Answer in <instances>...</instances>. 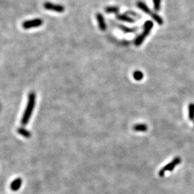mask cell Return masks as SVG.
Masks as SVG:
<instances>
[{"instance_id":"6da1fadb","label":"cell","mask_w":194,"mask_h":194,"mask_svg":"<svg viewBox=\"0 0 194 194\" xmlns=\"http://www.w3.org/2000/svg\"><path fill=\"white\" fill-rule=\"evenodd\" d=\"M36 103V94L35 92H30L28 95V103L24 110L23 115L21 119V123L23 125H26L29 121L31 116L34 109V107Z\"/></svg>"},{"instance_id":"7a4b0ae2","label":"cell","mask_w":194,"mask_h":194,"mask_svg":"<svg viewBox=\"0 0 194 194\" xmlns=\"http://www.w3.org/2000/svg\"><path fill=\"white\" fill-rule=\"evenodd\" d=\"M153 27V22L151 20L145 21L143 25V31L140 35H138L134 40V45L136 47L142 45L144 40L149 35Z\"/></svg>"},{"instance_id":"3957f363","label":"cell","mask_w":194,"mask_h":194,"mask_svg":"<svg viewBox=\"0 0 194 194\" xmlns=\"http://www.w3.org/2000/svg\"><path fill=\"white\" fill-rule=\"evenodd\" d=\"M181 162V160L179 156L175 157V158H174L171 162L168 163V164L166 165L165 167H163L161 169V170L159 171V172H158L159 176L161 177H163L164 176V175H165L166 171H173V169L175 167H176L178 164H180Z\"/></svg>"},{"instance_id":"277c9868","label":"cell","mask_w":194,"mask_h":194,"mask_svg":"<svg viewBox=\"0 0 194 194\" xmlns=\"http://www.w3.org/2000/svg\"><path fill=\"white\" fill-rule=\"evenodd\" d=\"M44 23V21L41 18H35V19L30 20L24 21L22 23V26L24 29H30L33 28H37L42 26Z\"/></svg>"},{"instance_id":"5b68a950","label":"cell","mask_w":194,"mask_h":194,"mask_svg":"<svg viewBox=\"0 0 194 194\" xmlns=\"http://www.w3.org/2000/svg\"><path fill=\"white\" fill-rule=\"evenodd\" d=\"M44 8L45 10L48 11H52L57 13H63L65 11V8L63 5L55 4L53 3L47 1L44 3Z\"/></svg>"},{"instance_id":"8992f818","label":"cell","mask_w":194,"mask_h":194,"mask_svg":"<svg viewBox=\"0 0 194 194\" xmlns=\"http://www.w3.org/2000/svg\"><path fill=\"white\" fill-rule=\"evenodd\" d=\"M96 19L97 21L98 26H99V29L104 32L107 29V24L106 23L105 20H104V18L103 17V14H101L100 13H97L96 14Z\"/></svg>"},{"instance_id":"52a82bcc","label":"cell","mask_w":194,"mask_h":194,"mask_svg":"<svg viewBox=\"0 0 194 194\" xmlns=\"http://www.w3.org/2000/svg\"><path fill=\"white\" fill-rule=\"evenodd\" d=\"M116 18L118 20L124 21V22H126V23H133L135 22V20L134 19V18L129 17V15L126 14H117Z\"/></svg>"},{"instance_id":"ba28073f","label":"cell","mask_w":194,"mask_h":194,"mask_svg":"<svg viewBox=\"0 0 194 194\" xmlns=\"http://www.w3.org/2000/svg\"><path fill=\"white\" fill-rule=\"evenodd\" d=\"M115 26L118 28L119 29L121 30V31H122L124 33H134V32H136V31L138 30V28L137 27H133V28H130V27H128V26H126L123 25L122 24H118V23H116L115 24Z\"/></svg>"},{"instance_id":"9c48e42d","label":"cell","mask_w":194,"mask_h":194,"mask_svg":"<svg viewBox=\"0 0 194 194\" xmlns=\"http://www.w3.org/2000/svg\"><path fill=\"white\" fill-rule=\"evenodd\" d=\"M136 6H137V7L138 8H140L141 11H143L144 13L149 15L150 16L153 12L149 8V7H148L147 5L145 3H144L143 1H138L137 3H136Z\"/></svg>"},{"instance_id":"30bf717a","label":"cell","mask_w":194,"mask_h":194,"mask_svg":"<svg viewBox=\"0 0 194 194\" xmlns=\"http://www.w3.org/2000/svg\"><path fill=\"white\" fill-rule=\"evenodd\" d=\"M21 183H22V180L21 178H17V179L15 180L11 184V189L13 191H17L20 189Z\"/></svg>"},{"instance_id":"8fae6325","label":"cell","mask_w":194,"mask_h":194,"mask_svg":"<svg viewBox=\"0 0 194 194\" xmlns=\"http://www.w3.org/2000/svg\"><path fill=\"white\" fill-rule=\"evenodd\" d=\"M133 129L136 131L140 132H145L148 129V126L146 124H137L133 126Z\"/></svg>"},{"instance_id":"7c38bea8","label":"cell","mask_w":194,"mask_h":194,"mask_svg":"<svg viewBox=\"0 0 194 194\" xmlns=\"http://www.w3.org/2000/svg\"><path fill=\"white\" fill-rule=\"evenodd\" d=\"M150 16L152 17V18H153V20H155L156 22L159 24V25H162L163 23H164V20H163V18L160 16H159V15L157 13H154V12H152V14L150 15Z\"/></svg>"},{"instance_id":"4fadbf2b","label":"cell","mask_w":194,"mask_h":194,"mask_svg":"<svg viewBox=\"0 0 194 194\" xmlns=\"http://www.w3.org/2000/svg\"><path fill=\"white\" fill-rule=\"evenodd\" d=\"M119 8L117 6H110L105 8V11L107 13H118Z\"/></svg>"},{"instance_id":"5bb4252c","label":"cell","mask_w":194,"mask_h":194,"mask_svg":"<svg viewBox=\"0 0 194 194\" xmlns=\"http://www.w3.org/2000/svg\"><path fill=\"white\" fill-rule=\"evenodd\" d=\"M133 78L137 81H140L144 77L143 73L140 70H136L133 72Z\"/></svg>"},{"instance_id":"9a60e30c","label":"cell","mask_w":194,"mask_h":194,"mask_svg":"<svg viewBox=\"0 0 194 194\" xmlns=\"http://www.w3.org/2000/svg\"><path fill=\"white\" fill-rule=\"evenodd\" d=\"M189 118L191 121L194 120V103H190L189 106Z\"/></svg>"},{"instance_id":"2e32d148","label":"cell","mask_w":194,"mask_h":194,"mask_svg":"<svg viewBox=\"0 0 194 194\" xmlns=\"http://www.w3.org/2000/svg\"><path fill=\"white\" fill-rule=\"evenodd\" d=\"M153 2L154 10H155L156 11H160V8H161L162 0H153Z\"/></svg>"},{"instance_id":"e0dca14e","label":"cell","mask_w":194,"mask_h":194,"mask_svg":"<svg viewBox=\"0 0 194 194\" xmlns=\"http://www.w3.org/2000/svg\"><path fill=\"white\" fill-rule=\"evenodd\" d=\"M18 133L21 134V135H22V136L26 137V138H28V137L30 136V133H29L28 131H26V129H24L21 128V129H18Z\"/></svg>"}]
</instances>
